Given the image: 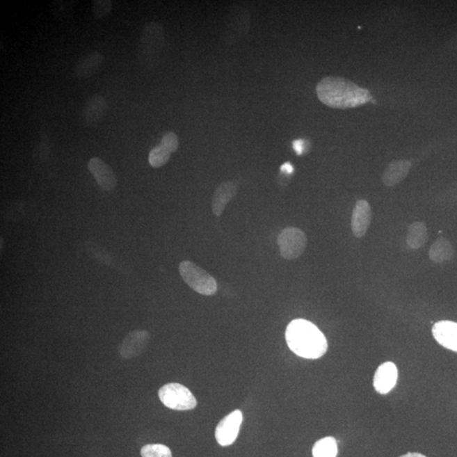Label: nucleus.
<instances>
[{
	"label": "nucleus",
	"mask_w": 457,
	"mask_h": 457,
	"mask_svg": "<svg viewBox=\"0 0 457 457\" xmlns=\"http://www.w3.org/2000/svg\"><path fill=\"white\" fill-rule=\"evenodd\" d=\"M319 99L333 109H350L361 106L373 99L369 90L342 77L323 78L316 87Z\"/></svg>",
	"instance_id": "f257e3e1"
},
{
	"label": "nucleus",
	"mask_w": 457,
	"mask_h": 457,
	"mask_svg": "<svg viewBox=\"0 0 457 457\" xmlns=\"http://www.w3.org/2000/svg\"><path fill=\"white\" fill-rule=\"evenodd\" d=\"M412 163L408 160H396L390 163L382 175L383 183L386 186H394L408 177Z\"/></svg>",
	"instance_id": "dca6fc26"
},
{
	"label": "nucleus",
	"mask_w": 457,
	"mask_h": 457,
	"mask_svg": "<svg viewBox=\"0 0 457 457\" xmlns=\"http://www.w3.org/2000/svg\"><path fill=\"white\" fill-rule=\"evenodd\" d=\"M237 187L232 182H223L214 191L212 200L213 213L220 217L228 205V203L236 197Z\"/></svg>",
	"instance_id": "2eb2a0df"
},
{
	"label": "nucleus",
	"mask_w": 457,
	"mask_h": 457,
	"mask_svg": "<svg viewBox=\"0 0 457 457\" xmlns=\"http://www.w3.org/2000/svg\"><path fill=\"white\" fill-rule=\"evenodd\" d=\"M159 396L166 408L175 411H189L197 406L196 398L189 388L177 383H170L159 390Z\"/></svg>",
	"instance_id": "39448f33"
},
{
	"label": "nucleus",
	"mask_w": 457,
	"mask_h": 457,
	"mask_svg": "<svg viewBox=\"0 0 457 457\" xmlns=\"http://www.w3.org/2000/svg\"><path fill=\"white\" fill-rule=\"evenodd\" d=\"M428 239L427 226L423 222H414L409 226L406 243L412 249L423 247Z\"/></svg>",
	"instance_id": "a211bd4d"
},
{
	"label": "nucleus",
	"mask_w": 457,
	"mask_h": 457,
	"mask_svg": "<svg viewBox=\"0 0 457 457\" xmlns=\"http://www.w3.org/2000/svg\"><path fill=\"white\" fill-rule=\"evenodd\" d=\"M104 61V56L99 51H93L81 58L74 67V75L79 80L89 79L99 72Z\"/></svg>",
	"instance_id": "ddd939ff"
},
{
	"label": "nucleus",
	"mask_w": 457,
	"mask_h": 457,
	"mask_svg": "<svg viewBox=\"0 0 457 457\" xmlns=\"http://www.w3.org/2000/svg\"><path fill=\"white\" fill-rule=\"evenodd\" d=\"M293 148L298 155L303 154L305 150V142L303 139H298L293 142Z\"/></svg>",
	"instance_id": "393cba45"
},
{
	"label": "nucleus",
	"mask_w": 457,
	"mask_h": 457,
	"mask_svg": "<svg viewBox=\"0 0 457 457\" xmlns=\"http://www.w3.org/2000/svg\"><path fill=\"white\" fill-rule=\"evenodd\" d=\"M372 220V211L369 203L366 200H359L355 203L351 216V230L357 238L366 235Z\"/></svg>",
	"instance_id": "f8f14e48"
},
{
	"label": "nucleus",
	"mask_w": 457,
	"mask_h": 457,
	"mask_svg": "<svg viewBox=\"0 0 457 457\" xmlns=\"http://www.w3.org/2000/svg\"><path fill=\"white\" fill-rule=\"evenodd\" d=\"M183 280L195 291L203 296H213L218 289L216 279L193 262L186 260L179 265Z\"/></svg>",
	"instance_id": "20e7f679"
},
{
	"label": "nucleus",
	"mask_w": 457,
	"mask_h": 457,
	"mask_svg": "<svg viewBox=\"0 0 457 457\" xmlns=\"http://www.w3.org/2000/svg\"><path fill=\"white\" fill-rule=\"evenodd\" d=\"M108 104L103 96L95 95L86 101L81 120L85 127H95L99 126L106 116Z\"/></svg>",
	"instance_id": "6e6552de"
},
{
	"label": "nucleus",
	"mask_w": 457,
	"mask_h": 457,
	"mask_svg": "<svg viewBox=\"0 0 457 457\" xmlns=\"http://www.w3.org/2000/svg\"><path fill=\"white\" fill-rule=\"evenodd\" d=\"M113 10V2L111 0H93V14L96 19H102L107 17Z\"/></svg>",
	"instance_id": "5701e85b"
},
{
	"label": "nucleus",
	"mask_w": 457,
	"mask_h": 457,
	"mask_svg": "<svg viewBox=\"0 0 457 457\" xmlns=\"http://www.w3.org/2000/svg\"><path fill=\"white\" fill-rule=\"evenodd\" d=\"M454 252L451 242L444 237H440L431 246L428 256L433 263L441 264L451 260L454 256Z\"/></svg>",
	"instance_id": "f3484780"
},
{
	"label": "nucleus",
	"mask_w": 457,
	"mask_h": 457,
	"mask_svg": "<svg viewBox=\"0 0 457 457\" xmlns=\"http://www.w3.org/2000/svg\"><path fill=\"white\" fill-rule=\"evenodd\" d=\"M143 457H172L170 449L161 444H150L144 445L141 449Z\"/></svg>",
	"instance_id": "4be33fe9"
},
{
	"label": "nucleus",
	"mask_w": 457,
	"mask_h": 457,
	"mask_svg": "<svg viewBox=\"0 0 457 457\" xmlns=\"http://www.w3.org/2000/svg\"><path fill=\"white\" fill-rule=\"evenodd\" d=\"M280 170L282 173L291 175L294 171V168H293L291 163L287 162L284 163L283 166H281Z\"/></svg>",
	"instance_id": "bb28decb"
},
{
	"label": "nucleus",
	"mask_w": 457,
	"mask_h": 457,
	"mask_svg": "<svg viewBox=\"0 0 457 457\" xmlns=\"http://www.w3.org/2000/svg\"><path fill=\"white\" fill-rule=\"evenodd\" d=\"M401 457H426V456L420 454V453H408V454L401 456Z\"/></svg>",
	"instance_id": "cd10ccee"
},
{
	"label": "nucleus",
	"mask_w": 457,
	"mask_h": 457,
	"mask_svg": "<svg viewBox=\"0 0 457 457\" xmlns=\"http://www.w3.org/2000/svg\"><path fill=\"white\" fill-rule=\"evenodd\" d=\"M307 244V236L299 228L284 229L278 236L280 252L284 259H298L306 250Z\"/></svg>",
	"instance_id": "423d86ee"
},
{
	"label": "nucleus",
	"mask_w": 457,
	"mask_h": 457,
	"mask_svg": "<svg viewBox=\"0 0 457 457\" xmlns=\"http://www.w3.org/2000/svg\"><path fill=\"white\" fill-rule=\"evenodd\" d=\"M150 335L146 330H134L129 333L121 342L120 354L125 359L138 357L147 348Z\"/></svg>",
	"instance_id": "1a4fd4ad"
},
{
	"label": "nucleus",
	"mask_w": 457,
	"mask_h": 457,
	"mask_svg": "<svg viewBox=\"0 0 457 457\" xmlns=\"http://www.w3.org/2000/svg\"><path fill=\"white\" fill-rule=\"evenodd\" d=\"M76 2L66 1V0H56L50 5L51 13L56 18H65L72 15L75 8Z\"/></svg>",
	"instance_id": "412c9836"
},
{
	"label": "nucleus",
	"mask_w": 457,
	"mask_h": 457,
	"mask_svg": "<svg viewBox=\"0 0 457 457\" xmlns=\"http://www.w3.org/2000/svg\"><path fill=\"white\" fill-rule=\"evenodd\" d=\"M160 145L165 147L166 150L170 152V154L175 152L178 150L179 147V139L177 135L172 131L166 132V134L163 136Z\"/></svg>",
	"instance_id": "b1692460"
},
{
	"label": "nucleus",
	"mask_w": 457,
	"mask_h": 457,
	"mask_svg": "<svg viewBox=\"0 0 457 457\" xmlns=\"http://www.w3.org/2000/svg\"><path fill=\"white\" fill-rule=\"evenodd\" d=\"M163 45L165 32L163 27L158 22H147L144 25L141 33L138 46V61L144 69H154L159 63Z\"/></svg>",
	"instance_id": "7ed1b4c3"
},
{
	"label": "nucleus",
	"mask_w": 457,
	"mask_h": 457,
	"mask_svg": "<svg viewBox=\"0 0 457 457\" xmlns=\"http://www.w3.org/2000/svg\"><path fill=\"white\" fill-rule=\"evenodd\" d=\"M88 168L102 189L111 191L115 189L117 177L115 172L103 159L97 157L90 159Z\"/></svg>",
	"instance_id": "9d476101"
},
{
	"label": "nucleus",
	"mask_w": 457,
	"mask_h": 457,
	"mask_svg": "<svg viewBox=\"0 0 457 457\" xmlns=\"http://www.w3.org/2000/svg\"><path fill=\"white\" fill-rule=\"evenodd\" d=\"M397 378L396 366L390 362L383 363L374 374V389L381 394H388L396 386Z\"/></svg>",
	"instance_id": "9b49d317"
},
{
	"label": "nucleus",
	"mask_w": 457,
	"mask_h": 457,
	"mask_svg": "<svg viewBox=\"0 0 457 457\" xmlns=\"http://www.w3.org/2000/svg\"><path fill=\"white\" fill-rule=\"evenodd\" d=\"M170 152L161 145L152 148L148 155V162L154 168H160L166 166L170 159Z\"/></svg>",
	"instance_id": "aec40b11"
},
{
	"label": "nucleus",
	"mask_w": 457,
	"mask_h": 457,
	"mask_svg": "<svg viewBox=\"0 0 457 457\" xmlns=\"http://www.w3.org/2000/svg\"><path fill=\"white\" fill-rule=\"evenodd\" d=\"M243 416L240 410H235L225 417L217 425L216 438L221 447H229L235 442L239 435Z\"/></svg>",
	"instance_id": "0eeeda50"
},
{
	"label": "nucleus",
	"mask_w": 457,
	"mask_h": 457,
	"mask_svg": "<svg viewBox=\"0 0 457 457\" xmlns=\"http://www.w3.org/2000/svg\"><path fill=\"white\" fill-rule=\"evenodd\" d=\"M337 441L333 437H326L317 441L312 448L314 457H337Z\"/></svg>",
	"instance_id": "6ab92c4d"
},
{
	"label": "nucleus",
	"mask_w": 457,
	"mask_h": 457,
	"mask_svg": "<svg viewBox=\"0 0 457 457\" xmlns=\"http://www.w3.org/2000/svg\"><path fill=\"white\" fill-rule=\"evenodd\" d=\"M447 196L452 202H457V182L449 187Z\"/></svg>",
	"instance_id": "a878e982"
},
{
	"label": "nucleus",
	"mask_w": 457,
	"mask_h": 457,
	"mask_svg": "<svg viewBox=\"0 0 457 457\" xmlns=\"http://www.w3.org/2000/svg\"><path fill=\"white\" fill-rule=\"evenodd\" d=\"M432 333L440 345L457 353V323L443 320L433 324Z\"/></svg>",
	"instance_id": "4468645a"
},
{
	"label": "nucleus",
	"mask_w": 457,
	"mask_h": 457,
	"mask_svg": "<svg viewBox=\"0 0 457 457\" xmlns=\"http://www.w3.org/2000/svg\"><path fill=\"white\" fill-rule=\"evenodd\" d=\"M286 339L289 348L303 358L318 359L326 354L328 348L324 335L306 319H295L289 323Z\"/></svg>",
	"instance_id": "f03ea898"
}]
</instances>
